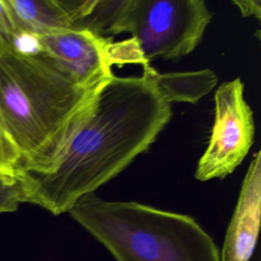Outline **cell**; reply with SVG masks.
I'll use <instances>...</instances> for the list:
<instances>
[{"mask_svg": "<svg viewBox=\"0 0 261 261\" xmlns=\"http://www.w3.org/2000/svg\"><path fill=\"white\" fill-rule=\"evenodd\" d=\"M172 115L150 76L112 75L47 172L17 171L24 202L53 215L68 212L146 152Z\"/></svg>", "mask_w": 261, "mask_h": 261, "instance_id": "cell-1", "label": "cell"}, {"mask_svg": "<svg viewBox=\"0 0 261 261\" xmlns=\"http://www.w3.org/2000/svg\"><path fill=\"white\" fill-rule=\"evenodd\" d=\"M101 86L75 83L36 48L0 52V121L20 153L18 171L53 168Z\"/></svg>", "mask_w": 261, "mask_h": 261, "instance_id": "cell-2", "label": "cell"}, {"mask_svg": "<svg viewBox=\"0 0 261 261\" xmlns=\"http://www.w3.org/2000/svg\"><path fill=\"white\" fill-rule=\"evenodd\" d=\"M70 216L116 261H220L213 239L189 215L145 204L82 197Z\"/></svg>", "mask_w": 261, "mask_h": 261, "instance_id": "cell-3", "label": "cell"}, {"mask_svg": "<svg viewBox=\"0 0 261 261\" xmlns=\"http://www.w3.org/2000/svg\"><path fill=\"white\" fill-rule=\"evenodd\" d=\"M211 18L203 0H134L127 33L147 66L190 54Z\"/></svg>", "mask_w": 261, "mask_h": 261, "instance_id": "cell-4", "label": "cell"}, {"mask_svg": "<svg viewBox=\"0 0 261 261\" xmlns=\"http://www.w3.org/2000/svg\"><path fill=\"white\" fill-rule=\"evenodd\" d=\"M215 118L208 146L195 177L205 181L223 178L244 160L254 142L253 111L244 96L240 77L222 83L215 92Z\"/></svg>", "mask_w": 261, "mask_h": 261, "instance_id": "cell-5", "label": "cell"}, {"mask_svg": "<svg viewBox=\"0 0 261 261\" xmlns=\"http://www.w3.org/2000/svg\"><path fill=\"white\" fill-rule=\"evenodd\" d=\"M31 38L38 51L82 86L98 87L113 75L117 62L112 39L70 29Z\"/></svg>", "mask_w": 261, "mask_h": 261, "instance_id": "cell-6", "label": "cell"}, {"mask_svg": "<svg viewBox=\"0 0 261 261\" xmlns=\"http://www.w3.org/2000/svg\"><path fill=\"white\" fill-rule=\"evenodd\" d=\"M261 215V153L254 154L228 224L220 261H249L255 250Z\"/></svg>", "mask_w": 261, "mask_h": 261, "instance_id": "cell-7", "label": "cell"}, {"mask_svg": "<svg viewBox=\"0 0 261 261\" xmlns=\"http://www.w3.org/2000/svg\"><path fill=\"white\" fill-rule=\"evenodd\" d=\"M21 37L71 29L61 0H5Z\"/></svg>", "mask_w": 261, "mask_h": 261, "instance_id": "cell-8", "label": "cell"}, {"mask_svg": "<svg viewBox=\"0 0 261 261\" xmlns=\"http://www.w3.org/2000/svg\"><path fill=\"white\" fill-rule=\"evenodd\" d=\"M143 68L162 98L170 105L174 102L196 103L217 84V76L211 69L161 73L150 65Z\"/></svg>", "mask_w": 261, "mask_h": 261, "instance_id": "cell-9", "label": "cell"}, {"mask_svg": "<svg viewBox=\"0 0 261 261\" xmlns=\"http://www.w3.org/2000/svg\"><path fill=\"white\" fill-rule=\"evenodd\" d=\"M134 0H89L70 30L86 31L101 39L127 33Z\"/></svg>", "mask_w": 261, "mask_h": 261, "instance_id": "cell-10", "label": "cell"}, {"mask_svg": "<svg viewBox=\"0 0 261 261\" xmlns=\"http://www.w3.org/2000/svg\"><path fill=\"white\" fill-rule=\"evenodd\" d=\"M20 163V153L0 122V173L15 175Z\"/></svg>", "mask_w": 261, "mask_h": 261, "instance_id": "cell-11", "label": "cell"}, {"mask_svg": "<svg viewBox=\"0 0 261 261\" xmlns=\"http://www.w3.org/2000/svg\"><path fill=\"white\" fill-rule=\"evenodd\" d=\"M21 38L5 0H0V52L16 47Z\"/></svg>", "mask_w": 261, "mask_h": 261, "instance_id": "cell-12", "label": "cell"}, {"mask_svg": "<svg viewBox=\"0 0 261 261\" xmlns=\"http://www.w3.org/2000/svg\"><path fill=\"white\" fill-rule=\"evenodd\" d=\"M232 3L238 6L243 16H255L261 18V1L260 0H233Z\"/></svg>", "mask_w": 261, "mask_h": 261, "instance_id": "cell-13", "label": "cell"}]
</instances>
